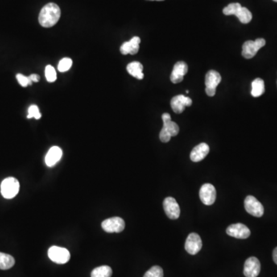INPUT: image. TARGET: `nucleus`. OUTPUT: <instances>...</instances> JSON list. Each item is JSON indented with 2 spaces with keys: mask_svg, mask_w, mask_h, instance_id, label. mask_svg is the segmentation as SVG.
<instances>
[{
  "mask_svg": "<svg viewBox=\"0 0 277 277\" xmlns=\"http://www.w3.org/2000/svg\"><path fill=\"white\" fill-rule=\"evenodd\" d=\"M60 17V8L56 4L50 2L46 4V6L41 9L39 15V24L45 28L52 27L57 23Z\"/></svg>",
  "mask_w": 277,
  "mask_h": 277,
  "instance_id": "1",
  "label": "nucleus"
},
{
  "mask_svg": "<svg viewBox=\"0 0 277 277\" xmlns=\"http://www.w3.org/2000/svg\"><path fill=\"white\" fill-rule=\"evenodd\" d=\"M162 120L163 126L159 133V138L163 142H168L171 137L178 135L179 127L177 124L171 120V117L169 113H163Z\"/></svg>",
  "mask_w": 277,
  "mask_h": 277,
  "instance_id": "2",
  "label": "nucleus"
},
{
  "mask_svg": "<svg viewBox=\"0 0 277 277\" xmlns=\"http://www.w3.org/2000/svg\"><path fill=\"white\" fill-rule=\"evenodd\" d=\"M19 191V183L16 178L8 177L1 183V193L6 199H13Z\"/></svg>",
  "mask_w": 277,
  "mask_h": 277,
  "instance_id": "3",
  "label": "nucleus"
},
{
  "mask_svg": "<svg viewBox=\"0 0 277 277\" xmlns=\"http://www.w3.org/2000/svg\"><path fill=\"white\" fill-rule=\"evenodd\" d=\"M49 258L57 264H65L70 259V253L68 249L59 246H53L49 249Z\"/></svg>",
  "mask_w": 277,
  "mask_h": 277,
  "instance_id": "4",
  "label": "nucleus"
},
{
  "mask_svg": "<svg viewBox=\"0 0 277 277\" xmlns=\"http://www.w3.org/2000/svg\"><path fill=\"white\" fill-rule=\"evenodd\" d=\"M266 45V40L262 38L255 41H246L242 45V55L246 59H252L255 56L259 50Z\"/></svg>",
  "mask_w": 277,
  "mask_h": 277,
  "instance_id": "5",
  "label": "nucleus"
},
{
  "mask_svg": "<svg viewBox=\"0 0 277 277\" xmlns=\"http://www.w3.org/2000/svg\"><path fill=\"white\" fill-rule=\"evenodd\" d=\"M244 206L246 212L252 216L261 217L264 213V207L254 196H246L244 201Z\"/></svg>",
  "mask_w": 277,
  "mask_h": 277,
  "instance_id": "6",
  "label": "nucleus"
},
{
  "mask_svg": "<svg viewBox=\"0 0 277 277\" xmlns=\"http://www.w3.org/2000/svg\"><path fill=\"white\" fill-rule=\"evenodd\" d=\"M102 228L106 233H121L125 229V222L120 217L107 219L102 223Z\"/></svg>",
  "mask_w": 277,
  "mask_h": 277,
  "instance_id": "7",
  "label": "nucleus"
},
{
  "mask_svg": "<svg viewBox=\"0 0 277 277\" xmlns=\"http://www.w3.org/2000/svg\"><path fill=\"white\" fill-rule=\"evenodd\" d=\"M200 198L202 203L207 206L212 205L216 201V191L213 185L205 183L200 190Z\"/></svg>",
  "mask_w": 277,
  "mask_h": 277,
  "instance_id": "8",
  "label": "nucleus"
},
{
  "mask_svg": "<svg viewBox=\"0 0 277 277\" xmlns=\"http://www.w3.org/2000/svg\"><path fill=\"white\" fill-rule=\"evenodd\" d=\"M203 246L201 238L197 233H192L189 235L185 243V249L191 255H196L201 250Z\"/></svg>",
  "mask_w": 277,
  "mask_h": 277,
  "instance_id": "9",
  "label": "nucleus"
},
{
  "mask_svg": "<svg viewBox=\"0 0 277 277\" xmlns=\"http://www.w3.org/2000/svg\"><path fill=\"white\" fill-rule=\"evenodd\" d=\"M163 208L166 216L171 220H176L180 215V208L176 200L173 197H166L163 201Z\"/></svg>",
  "mask_w": 277,
  "mask_h": 277,
  "instance_id": "10",
  "label": "nucleus"
},
{
  "mask_svg": "<svg viewBox=\"0 0 277 277\" xmlns=\"http://www.w3.org/2000/svg\"><path fill=\"white\" fill-rule=\"evenodd\" d=\"M260 262L257 257H249L244 264V275L246 277H257L260 273Z\"/></svg>",
  "mask_w": 277,
  "mask_h": 277,
  "instance_id": "11",
  "label": "nucleus"
},
{
  "mask_svg": "<svg viewBox=\"0 0 277 277\" xmlns=\"http://www.w3.org/2000/svg\"><path fill=\"white\" fill-rule=\"evenodd\" d=\"M226 233L237 239H247L250 236V230L246 225L242 224H235L228 226Z\"/></svg>",
  "mask_w": 277,
  "mask_h": 277,
  "instance_id": "12",
  "label": "nucleus"
},
{
  "mask_svg": "<svg viewBox=\"0 0 277 277\" xmlns=\"http://www.w3.org/2000/svg\"><path fill=\"white\" fill-rule=\"evenodd\" d=\"M192 101L190 98L183 95H178L174 96L171 100V107L174 113L180 114L185 110V108L187 106H190L192 105Z\"/></svg>",
  "mask_w": 277,
  "mask_h": 277,
  "instance_id": "13",
  "label": "nucleus"
},
{
  "mask_svg": "<svg viewBox=\"0 0 277 277\" xmlns=\"http://www.w3.org/2000/svg\"><path fill=\"white\" fill-rule=\"evenodd\" d=\"M188 72V66L185 62L179 61L174 65L173 69L170 76L173 83H179L183 81V77Z\"/></svg>",
  "mask_w": 277,
  "mask_h": 277,
  "instance_id": "14",
  "label": "nucleus"
},
{
  "mask_svg": "<svg viewBox=\"0 0 277 277\" xmlns=\"http://www.w3.org/2000/svg\"><path fill=\"white\" fill-rule=\"evenodd\" d=\"M140 42L141 39L139 37L134 36L130 40L128 41V42H125L121 46L120 52H121L122 55H127V54L135 55L138 52Z\"/></svg>",
  "mask_w": 277,
  "mask_h": 277,
  "instance_id": "15",
  "label": "nucleus"
},
{
  "mask_svg": "<svg viewBox=\"0 0 277 277\" xmlns=\"http://www.w3.org/2000/svg\"><path fill=\"white\" fill-rule=\"evenodd\" d=\"M209 153V146L205 143L202 142L198 146H195L193 150H192L190 154V159L192 162L197 163L200 161L205 159V157L208 155Z\"/></svg>",
  "mask_w": 277,
  "mask_h": 277,
  "instance_id": "16",
  "label": "nucleus"
},
{
  "mask_svg": "<svg viewBox=\"0 0 277 277\" xmlns=\"http://www.w3.org/2000/svg\"><path fill=\"white\" fill-rule=\"evenodd\" d=\"M62 156H63V150L61 148H59V146H52L50 148V150L46 154L45 158L46 164L50 167H52L61 159Z\"/></svg>",
  "mask_w": 277,
  "mask_h": 277,
  "instance_id": "17",
  "label": "nucleus"
},
{
  "mask_svg": "<svg viewBox=\"0 0 277 277\" xmlns=\"http://www.w3.org/2000/svg\"><path fill=\"white\" fill-rule=\"evenodd\" d=\"M221 80V76L218 72L215 70H209L206 75V87L216 89V87L220 84Z\"/></svg>",
  "mask_w": 277,
  "mask_h": 277,
  "instance_id": "18",
  "label": "nucleus"
},
{
  "mask_svg": "<svg viewBox=\"0 0 277 277\" xmlns=\"http://www.w3.org/2000/svg\"><path fill=\"white\" fill-rule=\"evenodd\" d=\"M126 69H127V72L131 76L137 78L138 80H142L143 77H144V75L142 73L143 67L138 62H133V63H129V64H128L127 67H126Z\"/></svg>",
  "mask_w": 277,
  "mask_h": 277,
  "instance_id": "19",
  "label": "nucleus"
},
{
  "mask_svg": "<svg viewBox=\"0 0 277 277\" xmlns=\"http://www.w3.org/2000/svg\"><path fill=\"white\" fill-rule=\"evenodd\" d=\"M264 92V81L260 78H257L256 80H253V83H252V96L253 97H259V96H262Z\"/></svg>",
  "mask_w": 277,
  "mask_h": 277,
  "instance_id": "20",
  "label": "nucleus"
},
{
  "mask_svg": "<svg viewBox=\"0 0 277 277\" xmlns=\"http://www.w3.org/2000/svg\"><path fill=\"white\" fill-rule=\"evenodd\" d=\"M14 265H15V259L11 255L0 252V270H9Z\"/></svg>",
  "mask_w": 277,
  "mask_h": 277,
  "instance_id": "21",
  "label": "nucleus"
},
{
  "mask_svg": "<svg viewBox=\"0 0 277 277\" xmlns=\"http://www.w3.org/2000/svg\"><path fill=\"white\" fill-rule=\"evenodd\" d=\"M113 270L109 266H101L95 268L91 273V277H111Z\"/></svg>",
  "mask_w": 277,
  "mask_h": 277,
  "instance_id": "22",
  "label": "nucleus"
},
{
  "mask_svg": "<svg viewBox=\"0 0 277 277\" xmlns=\"http://www.w3.org/2000/svg\"><path fill=\"white\" fill-rule=\"evenodd\" d=\"M236 17L239 18V20L240 22L243 23V24H247L250 21L252 20V18H253V16H252V13H250L249 9L246 7H241L238 9V11L236 13Z\"/></svg>",
  "mask_w": 277,
  "mask_h": 277,
  "instance_id": "23",
  "label": "nucleus"
},
{
  "mask_svg": "<svg viewBox=\"0 0 277 277\" xmlns=\"http://www.w3.org/2000/svg\"><path fill=\"white\" fill-rule=\"evenodd\" d=\"M143 277H163V270L160 266H154L150 268Z\"/></svg>",
  "mask_w": 277,
  "mask_h": 277,
  "instance_id": "24",
  "label": "nucleus"
},
{
  "mask_svg": "<svg viewBox=\"0 0 277 277\" xmlns=\"http://www.w3.org/2000/svg\"><path fill=\"white\" fill-rule=\"evenodd\" d=\"M72 65V61L70 58H63L58 65V70L61 72H67L71 68Z\"/></svg>",
  "mask_w": 277,
  "mask_h": 277,
  "instance_id": "25",
  "label": "nucleus"
},
{
  "mask_svg": "<svg viewBox=\"0 0 277 277\" xmlns=\"http://www.w3.org/2000/svg\"><path fill=\"white\" fill-rule=\"evenodd\" d=\"M45 75H46V80L49 83H53L56 80V72H55V68L50 65L46 66Z\"/></svg>",
  "mask_w": 277,
  "mask_h": 277,
  "instance_id": "26",
  "label": "nucleus"
},
{
  "mask_svg": "<svg viewBox=\"0 0 277 277\" xmlns=\"http://www.w3.org/2000/svg\"><path fill=\"white\" fill-rule=\"evenodd\" d=\"M241 5L240 3H231L228 5L227 6H225L224 8V15L225 16H231V15H236V13L238 11V9L241 7Z\"/></svg>",
  "mask_w": 277,
  "mask_h": 277,
  "instance_id": "27",
  "label": "nucleus"
},
{
  "mask_svg": "<svg viewBox=\"0 0 277 277\" xmlns=\"http://www.w3.org/2000/svg\"><path fill=\"white\" fill-rule=\"evenodd\" d=\"M41 113L39 112V107L36 105H30L28 109V119L35 118V120H39L41 118Z\"/></svg>",
  "mask_w": 277,
  "mask_h": 277,
  "instance_id": "28",
  "label": "nucleus"
},
{
  "mask_svg": "<svg viewBox=\"0 0 277 277\" xmlns=\"http://www.w3.org/2000/svg\"><path fill=\"white\" fill-rule=\"evenodd\" d=\"M17 79L18 80V83L22 86V87H26L28 86H31L33 84V82L30 80L29 76H24L22 74L18 73L17 75Z\"/></svg>",
  "mask_w": 277,
  "mask_h": 277,
  "instance_id": "29",
  "label": "nucleus"
},
{
  "mask_svg": "<svg viewBox=\"0 0 277 277\" xmlns=\"http://www.w3.org/2000/svg\"><path fill=\"white\" fill-rule=\"evenodd\" d=\"M29 77H30L32 82H34V83H38L39 80H40V76L39 75H37V74H32Z\"/></svg>",
  "mask_w": 277,
  "mask_h": 277,
  "instance_id": "30",
  "label": "nucleus"
},
{
  "mask_svg": "<svg viewBox=\"0 0 277 277\" xmlns=\"http://www.w3.org/2000/svg\"><path fill=\"white\" fill-rule=\"evenodd\" d=\"M216 89H212V88H207L206 87V92L209 96H214L216 94Z\"/></svg>",
  "mask_w": 277,
  "mask_h": 277,
  "instance_id": "31",
  "label": "nucleus"
},
{
  "mask_svg": "<svg viewBox=\"0 0 277 277\" xmlns=\"http://www.w3.org/2000/svg\"><path fill=\"white\" fill-rule=\"evenodd\" d=\"M273 258H274V261L276 264L277 265V247L274 249V253H273Z\"/></svg>",
  "mask_w": 277,
  "mask_h": 277,
  "instance_id": "32",
  "label": "nucleus"
},
{
  "mask_svg": "<svg viewBox=\"0 0 277 277\" xmlns=\"http://www.w3.org/2000/svg\"><path fill=\"white\" fill-rule=\"evenodd\" d=\"M150 1H163V0H150Z\"/></svg>",
  "mask_w": 277,
  "mask_h": 277,
  "instance_id": "33",
  "label": "nucleus"
},
{
  "mask_svg": "<svg viewBox=\"0 0 277 277\" xmlns=\"http://www.w3.org/2000/svg\"><path fill=\"white\" fill-rule=\"evenodd\" d=\"M274 2H277V0H274Z\"/></svg>",
  "mask_w": 277,
  "mask_h": 277,
  "instance_id": "34",
  "label": "nucleus"
}]
</instances>
